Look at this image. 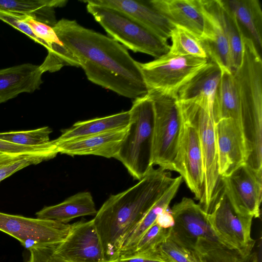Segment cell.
<instances>
[{
  "label": "cell",
  "mask_w": 262,
  "mask_h": 262,
  "mask_svg": "<svg viewBox=\"0 0 262 262\" xmlns=\"http://www.w3.org/2000/svg\"><path fill=\"white\" fill-rule=\"evenodd\" d=\"M53 28L90 81L130 99L148 93L138 61L120 43L74 20L62 18Z\"/></svg>",
  "instance_id": "1"
},
{
  "label": "cell",
  "mask_w": 262,
  "mask_h": 262,
  "mask_svg": "<svg viewBox=\"0 0 262 262\" xmlns=\"http://www.w3.org/2000/svg\"><path fill=\"white\" fill-rule=\"evenodd\" d=\"M174 178L169 171L152 168L139 182L111 195L93 219L103 247L105 262H116L123 242L133 229L169 188Z\"/></svg>",
  "instance_id": "2"
},
{
  "label": "cell",
  "mask_w": 262,
  "mask_h": 262,
  "mask_svg": "<svg viewBox=\"0 0 262 262\" xmlns=\"http://www.w3.org/2000/svg\"><path fill=\"white\" fill-rule=\"evenodd\" d=\"M213 101L203 95L185 100H178L183 119L194 127L199 136L204 173L202 195L199 204L207 213L221 185L215 123L212 113Z\"/></svg>",
  "instance_id": "3"
},
{
  "label": "cell",
  "mask_w": 262,
  "mask_h": 262,
  "mask_svg": "<svg viewBox=\"0 0 262 262\" xmlns=\"http://www.w3.org/2000/svg\"><path fill=\"white\" fill-rule=\"evenodd\" d=\"M129 112L127 133L114 159L139 181L154 168V111L149 94L134 99Z\"/></svg>",
  "instance_id": "4"
},
{
  "label": "cell",
  "mask_w": 262,
  "mask_h": 262,
  "mask_svg": "<svg viewBox=\"0 0 262 262\" xmlns=\"http://www.w3.org/2000/svg\"><path fill=\"white\" fill-rule=\"evenodd\" d=\"M86 9L111 38L134 52L156 59L167 54L170 48L165 40L135 19L117 9L83 1Z\"/></svg>",
  "instance_id": "5"
},
{
  "label": "cell",
  "mask_w": 262,
  "mask_h": 262,
  "mask_svg": "<svg viewBox=\"0 0 262 262\" xmlns=\"http://www.w3.org/2000/svg\"><path fill=\"white\" fill-rule=\"evenodd\" d=\"M154 111L153 165L174 171L173 164L183 125L177 95L148 93Z\"/></svg>",
  "instance_id": "6"
},
{
  "label": "cell",
  "mask_w": 262,
  "mask_h": 262,
  "mask_svg": "<svg viewBox=\"0 0 262 262\" xmlns=\"http://www.w3.org/2000/svg\"><path fill=\"white\" fill-rule=\"evenodd\" d=\"M209 60L167 53L145 63L138 62L149 92L177 95L179 90L204 68Z\"/></svg>",
  "instance_id": "7"
},
{
  "label": "cell",
  "mask_w": 262,
  "mask_h": 262,
  "mask_svg": "<svg viewBox=\"0 0 262 262\" xmlns=\"http://www.w3.org/2000/svg\"><path fill=\"white\" fill-rule=\"evenodd\" d=\"M208 217L212 229L225 246L241 251L253 249L255 242L251 236L253 217L235 211L222 182L211 203Z\"/></svg>",
  "instance_id": "8"
},
{
  "label": "cell",
  "mask_w": 262,
  "mask_h": 262,
  "mask_svg": "<svg viewBox=\"0 0 262 262\" xmlns=\"http://www.w3.org/2000/svg\"><path fill=\"white\" fill-rule=\"evenodd\" d=\"M170 211L174 224L169 237L180 245L192 252L208 243L224 245L212 229L208 213L191 199L183 198Z\"/></svg>",
  "instance_id": "9"
},
{
  "label": "cell",
  "mask_w": 262,
  "mask_h": 262,
  "mask_svg": "<svg viewBox=\"0 0 262 262\" xmlns=\"http://www.w3.org/2000/svg\"><path fill=\"white\" fill-rule=\"evenodd\" d=\"M71 224L0 212V231L18 240L27 250L57 244L67 237Z\"/></svg>",
  "instance_id": "10"
},
{
  "label": "cell",
  "mask_w": 262,
  "mask_h": 262,
  "mask_svg": "<svg viewBox=\"0 0 262 262\" xmlns=\"http://www.w3.org/2000/svg\"><path fill=\"white\" fill-rule=\"evenodd\" d=\"M221 180L224 191L236 212L253 218L260 217L262 172L245 163Z\"/></svg>",
  "instance_id": "11"
},
{
  "label": "cell",
  "mask_w": 262,
  "mask_h": 262,
  "mask_svg": "<svg viewBox=\"0 0 262 262\" xmlns=\"http://www.w3.org/2000/svg\"><path fill=\"white\" fill-rule=\"evenodd\" d=\"M152 6L174 26L182 27L203 40L213 41L211 14L202 0H150Z\"/></svg>",
  "instance_id": "12"
},
{
  "label": "cell",
  "mask_w": 262,
  "mask_h": 262,
  "mask_svg": "<svg viewBox=\"0 0 262 262\" xmlns=\"http://www.w3.org/2000/svg\"><path fill=\"white\" fill-rule=\"evenodd\" d=\"M173 164L174 171L180 174L195 199L200 201L204 173L199 138L194 127L183 119Z\"/></svg>",
  "instance_id": "13"
},
{
  "label": "cell",
  "mask_w": 262,
  "mask_h": 262,
  "mask_svg": "<svg viewBox=\"0 0 262 262\" xmlns=\"http://www.w3.org/2000/svg\"><path fill=\"white\" fill-rule=\"evenodd\" d=\"M56 253L70 262H105L101 241L93 219L71 224L69 233L56 244Z\"/></svg>",
  "instance_id": "14"
},
{
  "label": "cell",
  "mask_w": 262,
  "mask_h": 262,
  "mask_svg": "<svg viewBox=\"0 0 262 262\" xmlns=\"http://www.w3.org/2000/svg\"><path fill=\"white\" fill-rule=\"evenodd\" d=\"M219 173L227 177L246 163L244 139L241 124L232 119H223L215 123Z\"/></svg>",
  "instance_id": "15"
},
{
  "label": "cell",
  "mask_w": 262,
  "mask_h": 262,
  "mask_svg": "<svg viewBox=\"0 0 262 262\" xmlns=\"http://www.w3.org/2000/svg\"><path fill=\"white\" fill-rule=\"evenodd\" d=\"M128 126L72 140L57 142L58 153L71 156L94 155L115 158L127 133Z\"/></svg>",
  "instance_id": "16"
},
{
  "label": "cell",
  "mask_w": 262,
  "mask_h": 262,
  "mask_svg": "<svg viewBox=\"0 0 262 262\" xmlns=\"http://www.w3.org/2000/svg\"><path fill=\"white\" fill-rule=\"evenodd\" d=\"M92 3L120 10L135 19L162 39L167 41L175 26L169 22L149 1L90 0Z\"/></svg>",
  "instance_id": "17"
},
{
  "label": "cell",
  "mask_w": 262,
  "mask_h": 262,
  "mask_svg": "<svg viewBox=\"0 0 262 262\" xmlns=\"http://www.w3.org/2000/svg\"><path fill=\"white\" fill-rule=\"evenodd\" d=\"M42 74L39 66L29 63L0 69V104L39 89Z\"/></svg>",
  "instance_id": "18"
},
{
  "label": "cell",
  "mask_w": 262,
  "mask_h": 262,
  "mask_svg": "<svg viewBox=\"0 0 262 262\" xmlns=\"http://www.w3.org/2000/svg\"><path fill=\"white\" fill-rule=\"evenodd\" d=\"M234 15L243 36L250 39L261 55L262 10L258 0H221Z\"/></svg>",
  "instance_id": "19"
},
{
  "label": "cell",
  "mask_w": 262,
  "mask_h": 262,
  "mask_svg": "<svg viewBox=\"0 0 262 262\" xmlns=\"http://www.w3.org/2000/svg\"><path fill=\"white\" fill-rule=\"evenodd\" d=\"M97 212L91 192L82 191L59 204L45 206L35 214L37 218L67 223L78 217L95 215Z\"/></svg>",
  "instance_id": "20"
},
{
  "label": "cell",
  "mask_w": 262,
  "mask_h": 262,
  "mask_svg": "<svg viewBox=\"0 0 262 262\" xmlns=\"http://www.w3.org/2000/svg\"><path fill=\"white\" fill-rule=\"evenodd\" d=\"M129 111L103 117L75 122L71 127L61 130L57 142L72 140L127 127Z\"/></svg>",
  "instance_id": "21"
},
{
  "label": "cell",
  "mask_w": 262,
  "mask_h": 262,
  "mask_svg": "<svg viewBox=\"0 0 262 262\" xmlns=\"http://www.w3.org/2000/svg\"><path fill=\"white\" fill-rule=\"evenodd\" d=\"M182 181L181 176L174 178L173 181L165 193L125 238L121 248L119 257L129 254L142 235L156 223L158 215L168 208Z\"/></svg>",
  "instance_id": "22"
},
{
  "label": "cell",
  "mask_w": 262,
  "mask_h": 262,
  "mask_svg": "<svg viewBox=\"0 0 262 262\" xmlns=\"http://www.w3.org/2000/svg\"><path fill=\"white\" fill-rule=\"evenodd\" d=\"M67 3L65 0H0V10L29 15L53 27L57 22L55 9Z\"/></svg>",
  "instance_id": "23"
},
{
  "label": "cell",
  "mask_w": 262,
  "mask_h": 262,
  "mask_svg": "<svg viewBox=\"0 0 262 262\" xmlns=\"http://www.w3.org/2000/svg\"><path fill=\"white\" fill-rule=\"evenodd\" d=\"M212 113L215 123L227 118L233 119L240 123L238 102L233 75L230 71L222 70L213 99Z\"/></svg>",
  "instance_id": "24"
},
{
  "label": "cell",
  "mask_w": 262,
  "mask_h": 262,
  "mask_svg": "<svg viewBox=\"0 0 262 262\" xmlns=\"http://www.w3.org/2000/svg\"><path fill=\"white\" fill-rule=\"evenodd\" d=\"M207 1L225 30L230 50L231 71L233 72L239 67L242 59L243 34L234 15L221 0Z\"/></svg>",
  "instance_id": "25"
},
{
  "label": "cell",
  "mask_w": 262,
  "mask_h": 262,
  "mask_svg": "<svg viewBox=\"0 0 262 262\" xmlns=\"http://www.w3.org/2000/svg\"><path fill=\"white\" fill-rule=\"evenodd\" d=\"M222 70L216 63H208L178 91V100H185L203 95L213 100Z\"/></svg>",
  "instance_id": "26"
},
{
  "label": "cell",
  "mask_w": 262,
  "mask_h": 262,
  "mask_svg": "<svg viewBox=\"0 0 262 262\" xmlns=\"http://www.w3.org/2000/svg\"><path fill=\"white\" fill-rule=\"evenodd\" d=\"M205 8L211 14L214 31L213 41L203 40L209 61L216 63L222 70L231 71L230 54L225 30L207 0H202Z\"/></svg>",
  "instance_id": "27"
},
{
  "label": "cell",
  "mask_w": 262,
  "mask_h": 262,
  "mask_svg": "<svg viewBox=\"0 0 262 262\" xmlns=\"http://www.w3.org/2000/svg\"><path fill=\"white\" fill-rule=\"evenodd\" d=\"M194 253L200 262H259L253 249L241 251L216 243L199 247Z\"/></svg>",
  "instance_id": "28"
},
{
  "label": "cell",
  "mask_w": 262,
  "mask_h": 262,
  "mask_svg": "<svg viewBox=\"0 0 262 262\" xmlns=\"http://www.w3.org/2000/svg\"><path fill=\"white\" fill-rule=\"evenodd\" d=\"M170 38L172 43L168 53L173 55L189 56L208 59L203 40L189 31L175 26Z\"/></svg>",
  "instance_id": "29"
},
{
  "label": "cell",
  "mask_w": 262,
  "mask_h": 262,
  "mask_svg": "<svg viewBox=\"0 0 262 262\" xmlns=\"http://www.w3.org/2000/svg\"><path fill=\"white\" fill-rule=\"evenodd\" d=\"M58 153L55 140L37 146H23L0 139V166L20 156L42 155L55 158Z\"/></svg>",
  "instance_id": "30"
},
{
  "label": "cell",
  "mask_w": 262,
  "mask_h": 262,
  "mask_svg": "<svg viewBox=\"0 0 262 262\" xmlns=\"http://www.w3.org/2000/svg\"><path fill=\"white\" fill-rule=\"evenodd\" d=\"M52 132L49 126L25 131L0 133V139L23 146H37L49 143Z\"/></svg>",
  "instance_id": "31"
},
{
  "label": "cell",
  "mask_w": 262,
  "mask_h": 262,
  "mask_svg": "<svg viewBox=\"0 0 262 262\" xmlns=\"http://www.w3.org/2000/svg\"><path fill=\"white\" fill-rule=\"evenodd\" d=\"M170 229L162 228L155 223L139 238L133 251L126 255L142 253L157 248L169 236Z\"/></svg>",
  "instance_id": "32"
},
{
  "label": "cell",
  "mask_w": 262,
  "mask_h": 262,
  "mask_svg": "<svg viewBox=\"0 0 262 262\" xmlns=\"http://www.w3.org/2000/svg\"><path fill=\"white\" fill-rule=\"evenodd\" d=\"M158 248L167 262H200L193 252L180 245L169 236Z\"/></svg>",
  "instance_id": "33"
},
{
  "label": "cell",
  "mask_w": 262,
  "mask_h": 262,
  "mask_svg": "<svg viewBox=\"0 0 262 262\" xmlns=\"http://www.w3.org/2000/svg\"><path fill=\"white\" fill-rule=\"evenodd\" d=\"M53 159L47 155H28L20 156L0 166V182L16 171L31 165Z\"/></svg>",
  "instance_id": "34"
},
{
  "label": "cell",
  "mask_w": 262,
  "mask_h": 262,
  "mask_svg": "<svg viewBox=\"0 0 262 262\" xmlns=\"http://www.w3.org/2000/svg\"><path fill=\"white\" fill-rule=\"evenodd\" d=\"M24 19L34 34L42 41L43 46L47 50L61 42L53 27L38 21L29 15H25Z\"/></svg>",
  "instance_id": "35"
},
{
  "label": "cell",
  "mask_w": 262,
  "mask_h": 262,
  "mask_svg": "<svg viewBox=\"0 0 262 262\" xmlns=\"http://www.w3.org/2000/svg\"><path fill=\"white\" fill-rule=\"evenodd\" d=\"M55 245L46 244L30 248V256L27 262H70L56 253Z\"/></svg>",
  "instance_id": "36"
},
{
  "label": "cell",
  "mask_w": 262,
  "mask_h": 262,
  "mask_svg": "<svg viewBox=\"0 0 262 262\" xmlns=\"http://www.w3.org/2000/svg\"><path fill=\"white\" fill-rule=\"evenodd\" d=\"M25 15L15 14L0 10V19L26 34L35 42L43 46L42 41L33 33L31 29L24 20Z\"/></svg>",
  "instance_id": "37"
},
{
  "label": "cell",
  "mask_w": 262,
  "mask_h": 262,
  "mask_svg": "<svg viewBox=\"0 0 262 262\" xmlns=\"http://www.w3.org/2000/svg\"><path fill=\"white\" fill-rule=\"evenodd\" d=\"M116 262H167L158 248L134 255L121 256Z\"/></svg>",
  "instance_id": "38"
},
{
  "label": "cell",
  "mask_w": 262,
  "mask_h": 262,
  "mask_svg": "<svg viewBox=\"0 0 262 262\" xmlns=\"http://www.w3.org/2000/svg\"><path fill=\"white\" fill-rule=\"evenodd\" d=\"M156 223L160 227L164 228H171L174 224V219L168 208L161 214L157 218Z\"/></svg>",
  "instance_id": "39"
},
{
  "label": "cell",
  "mask_w": 262,
  "mask_h": 262,
  "mask_svg": "<svg viewBox=\"0 0 262 262\" xmlns=\"http://www.w3.org/2000/svg\"></svg>",
  "instance_id": "40"
}]
</instances>
